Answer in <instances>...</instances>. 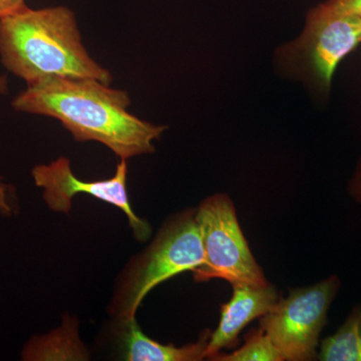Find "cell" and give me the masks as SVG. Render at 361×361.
Returning a JSON list of instances; mask_svg holds the SVG:
<instances>
[{"instance_id": "4", "label": "cell", "mask_w": 361, "mask_h": 361, "mask_svg": "<svg viewBox=\"0 0 361 361\" xmlns=\"http://www.w3.org/2000/svg\"><path fill=\"white\" fill-rule=\"evenodd\" d=\"M361 44V18L337 13L325 4L311 9L299 39L284 45L285 68L327 94L339 63Z\"/></svg>"}, {"instance_id": "17", "label": "cell", "mask_w": 361, "mask_h": 361, "mask_svg": "<svg viewBox=\"0 0 361 361\" xmlns=\"http://www.w3.org/2000/svg\"><path fill=\"white\" fill-rule=\"evenodd\" d=\"M8 92V80L6 77H0V94H6Z\"/></svg>"}, {"instance_id": "11", "label": "cell", "mask_w": 361, "mask_h": 361, "mask_svg": "<svg viewBox=\"0 0 361 361\" xmlns=\"http://www.w3.org/2000/svg\"><path fill=\"white\" fill-rule=\"evenodd\" d=\"M317 357L322 361H361V303L336 334L323 339Z\"/></svg>"}, {"instance_id": "16", "label": "cell", "mask_w": 361, "mask_h": 361, "mask_svg": "<svg viewBox=\"0 0 361 361\" xmlns=\"http://www.w3.org/2000/svg\"><path fill=\"white\" fill-rule=\"evenodd\" d=\"M348 193L356 203L361 205V160L348 185Z\"/></svg>"}, {"instance_id": "2", "label": "cell", "mask_w": 361, "mask_h": 361, "mask_svg": "<svg viewBox=\"0 0 361 361\" xmlns=\"http://www.w3.org/2000/svg\"><path fill=\"white\" fill-rule=\"evenodd\" d=\"M0 59L27 85L49 78L113 82L110 71L90 56L75 14L66 6H26L0 18Z\"/></svg>"}, {"instance_id": "15", "label": "cell", "mask_w": 361, "mask_h": 361, "mask_svg": "<svg viewBox=\"0 0 361 361\" xmlns=\"http://www.w3.org/2000/svg\"><path fill=\"white\" fill-rule=\"evenodd\" d=\"M26 6L25 0H0V18L18 13Z\"/></svg>"}, {"instance_id": "5", "label": "cell", "mask_w": 361, "mask_h": 361, "mask_svg": "<svg viewBox=\"0 0 361 361\" xmlns=\"http://www.w3.org/2000/svg\"><path fill=\"white\" fill-rule=\"evenodd\" d=\"M200 230L204 261L193 271L196 282L222 279L232 286L269 283L249 248L234 204L226 194H215L195 211Z\"/></svg>"}, {"instance_id": "8", "label": "cell", "mask_w": 361, "mask_h": 361, "mask_svg": "<svg viewBox=\"0 0 361 361\" xmlns=\"http://www.w3.org/2000/svg\"><path fill=\"white\" fill-rule=\"evenodd\" d=\"M233 287V295L221 307L219 325L211 332L205 358L210 360L222 349L232 348L238 343L242 330L254 319L262 317L277 302V289L268 283L263 286L240 284Z\"/></svg>"}, {"instance_id": "13", "label": "cell", "mask_w": 361, "mask_h": 361, "mask_svg": "<svg viewBox=\"0 0 361 361\" xmlns=\"http://www.w3.org/2000/svg\"><path fill=\"white\" fill-rule=\"evenodd\" d=\"M18 202L13 188L9 187L0 178V214L9 217L18 212Z\"/></svg>"}, {"instance_id": "14", "label": "cell", "mask_w": 361, "mask_h": 361, "mask_svg": "<svg viewBox=\"0 0 361 361\" xmlns=\"http://www.w3.org/2000/svg\"><path fill=\"white\" fill-rule=\"evenodd\" d=\"M324 4L337 13L361 18V0H327Z\"/></svg>"}, {"instance_id": "9", "label": "cell", "mask_w": 361, "mask_h": 361, "mask_svg": "<svg viewBox=\"0 0 361 361\" xmlns=\"http://www.w3.org/2000/svg\"><path fill=\"white\" fill-rule=\"evenodd\" d=\"M121 342L123 360L129 361H198L205 358L211 331L202 332L198 341L182 348L161 344L149 338L137 325V320H120Z\"/></svg>"}, {"instance_id": "3", "label": "cell", "mask_w": 361, "mask_h": 361, "mask_svg": "<svg viewBox=\"0 0 361 361\" xmlns=\"http://www.w3.org/2000/svg\"><path fill=\"white\" fill-rule=\"evenodd\" d=\"M204 261L195 211L174 216L153 243L126 271L111 304L118 320L135 319L137 308L156 286L183 272H193Z\"/></svg>"}, {"instance_id": "1", "label": "cell", "mask_w": 361, "mask_h": 361, "mask_svg": "<svg viewBox=\"0 0 361 361\" xmlns=\"http://www.w3.org/2000/svg\"><path fill=\"white\" fill-rule=\"evenodd\" d=\"M94 78H49L27 85L14 97L16 111L56 118L78 142H97L123 160L155 152L166 126L130 113L125 90Z\"/></svg>"}, {"instance_id": "10", "label": "cell", "mask_w": 361, "mask_h": 361, "mask_svg": "<svg viewBox=\"0 0 361 361\" xmlns=\"http://www.w3.org/2000/svg\"><path fill=\"white\" fill-rule=\"evenodd\" d=\"M21 356L23 360H85L87 353L78 337V325L71 322L49 336L32 338Z\"/></svg>"}, {"instance_id": "6", "label": "cell", "mask_w": 361, "mask_h": 361, "mask_svg": "<svg viewBox=\"0 0 361 361\" xmlns=\"http://www.w3.org/2000/svg\"><path fill=\"white\" fill-rule=\"evenodd\" d=\"M341 285V279L334 275L311 286L294 289L260 317V329L284 360H316L320 334Z\"/></svg>"}, {"instance_id": "7", "label": "cell", "mask_w": 361, "mask_h": 361, "mask_svg": "<svg viewBox=\"0 0 361 361\" xmlns=\"http://www.w3.org/2000/svg\"><path fill=\"white\" fill-rule=\"evenodd\" d=\"M32 179L42 189V197L47 207L54 212L68 214L73 200L78 194H87L121 209L135 238L140 241L148 239L151 227L146 221L137 217L133 211L127 189V160L121 159L116 165L115 175L108 180H82L73 174L71 161L61 157L51 164L35 166L32 170Z\"/></svg>"}, {"instance_id": "12", "label": "cell", "mask_w": 361, "mask_h": 361, "mask_svg": "<svg viewBox=\"0 0 361 361\" xmlns=\"http://www.w3.org/2000/svg\"><path fill=\"white\" fill-rule=\"evenodd\" d=\"M218 361H284L280 351L264 330L253 329L245 337L241 348L232 353H217L210 358Z\"/></svg>"}]
</instances>
